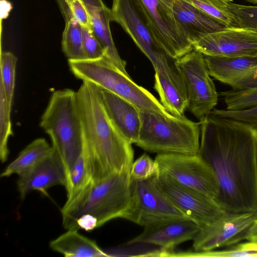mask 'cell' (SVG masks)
<instances>
[{
	"label": "cell",
	"mask_w": 257,
	"mask_h": 257,
	"mask_svg": "<svg viewBox=\"0 0 257 257\" xmlns=\"http://www.w3.org/2000/svg\"><path fill=\"white\" fill-rule=\"evenodd\" d=\"M200 122L198 154L218 179L215 201L227 212L257 211V131L211 114Z\"/></svg>",
	"instance_id": "cell-1"
},
{
	"label": "cell",
	"mask_w": 257,
	"mask_h": 257,
	"mask_svg": "<svg viewBox=\"0 0 257 257\" xmlns=\"http://www.w3.org/2000/svg\"><path fill=\"white\" fill-rule=\"evenodd\" d=\"M76 96L83 131V151L92 180L97 182L129 170L134 162L132 144L108 115L100 88L83 81Z\"/></svg>",
	"instance_id": "cell-2"
},
{
	"label": "cell",
	"mask_w": 257,
	"mask_h": 257,
	"mask_svg": "<svg viewBox=\"0 0 257 257\" xmlns=\"http://www.w3.org/2000/svg\"><path fill=\"white\" fill-rule=\"evenodd\" d=\"M133 180L130 170L102 180H92L61 209L67 230L90 231L117 218H124L132 203Z\"/></svg>",
	"instance_id": "cell-3"
},
{
	"label": "cell",
	"mask_w": 257,
	"mask_h": 257,
	"mask_svg": "<svg viewBox=\"0 0 257 257\" xmlns=\"http://www.w3.org/2000/svg\"><path fill=\"white\" fill-rule=\"evenodd\" d=\"M140 128L136 145L151 152L197 154L200 143L201 123L184 115L176 116L140 109Z\"/></svg>",
	"instance_id": "cell-4"
},
{
	"label": "cell",
	"mask_w": 257,
	"mask_h": 257,
	"mask_svg": "<svg viewBox=\"0 0 257 257\" xmlns=\"http://www.w3.org/2000/svg\"><path fill=\"white\" fill-rule=\"evenodd\" d=\"M40 125L50 136L52 147L62 160L67 181L83 149L76 92L68 88L54 91L41 116Z\"/></svg>",
	"instance_id": "cell-5"
},
{
	"label": "cell",
	"mask_w": 257,
	"mask_h": 257,
	"mask_svg": "<svg viewBox=\"0 0 257 257\" xmlns=\"http://www.w3.org/2000/svg\"><path fill=\"white\" fill-rule=\"evenodd\" d=\"M73 74L131 102L140 109L170 113L149 91L137 85L106 56L95 60H68Z\"/></svg>",
	"instance_id": "cell-6"
},
{
	"label": "cell",
	"mask_w": 257,
	"mask_h": 257,
	"mask_svg": "<svg viewBox=\"0 0 257 257\" xmlns=\"http://www.w3.org/2000/svg\"><path fill=\"white\" fill-rule=\"evenodd\" d=\"M159 173L214 199L220 191L218 179L210 166L198 153H159L155 159Z\"/></svg>",
	"instance_id": "cell-7"
},
{
	"label": "cell",
	"mask_w": 257,
	"mask_h": 257,
	"mask_svg": "<svg viewBox=\"0 0 257 257\" xmlns=\"http://www.w3.org/2000/svg\"><path fill=\"white\" fill-rule=\"evenodd\" d=\"M176 63L187 90V109L201 121L214 108L218 99L204 55L193 49L176 60Z\"/></svg>",
	"instance_id": "cell-8"
},
{
	"label": "cell",
	"mask_w": 257,
	"mask_h": 257,
	"mask_svg": "<svg viewBox=\"0 0 257 257\" xmlns=\"http://www.w3.org/2000/svg\"><path fill=\"white\" fill-rule=\"evenodd\" d=\"M134 1L167 55L177 60L193 50L175 19L174 0Z\"/></svg>",
	"instance_id": "cell-9"
},
{
	"label": "cell",
	"mask_w": 257,
	"mask_h": 257,
	"mask_svg": "<svg viewBox=\"0 0 257 257\" xmlns=\"http://www.w3.org/2000/svg\"><path fill=\"white\" fill-rule=\"evenodd\" d=\"M156 175L144 180H133L132 203L124 219L143 226L168 220L190 219L160 188Z\"/></svg>",
	"instance_id": "cell-10"
},
{
	"label": "cell",
	"mask_w": 257,
	"mask_h": 257,
	"mask_svg": "<svg viewBox=\"0 0 257 257\" xmlns=\"http://www.w3.org/2000/svg\"><path fill=\"white\" fill-rule=\"evenodd\" d=\"M256 220L257 211L227 212L215 222L200 227L192 240L194 251L207 252L236 245L246 240Z\"/></svg>",
	"instance_id": "cell-11"
},
{
	"label": "cell",
	"mask_w": 257,
	"mask_h": 257,
	"mask_svg": "<svg viewBox=\"0 0 257 257\" xmlns=\"http://www.w3.org/2000/svg\"><path fill=\"white\" fill-rule=\"evenodd\" d=\"M156 181L174 204L199 227L215 222L227 213L214 199L165 175L158 173Z\"/></svg>",
	"instance_id": "cell-12"
},
{
	"label": "cell",
	"mask_w": 257,
	"mask_h": 257,
	"mask_svg": "<svg viewBox=\"0 0 257 257\" xmlns=\"http://www.w3.org/2000/svg\"><path fill=\"white\" fill-rule=\"evenodd\" d=\"M192 46L203 55L257 58V30L226 27L203 35Z\"/></svg>",
	"instance_id": "cell-13"
},
{
	"label": "cell",
	"mask_w": 257,
	"mask_h": 257,
	"mask_svg": "<svg viewBox=\"0 0 257 257\" xmlns=\"http://www.w3.org/2000/svg\"><path fill=\"white\" fill-rule=\"evenodd\" d=\"M111 21L118 23L152 63L165 54L134 0H113Z\"/></svg>",
	"instance_id": "cell-14"
},
{
	"label": "cell",
	"mask_w": 257,
	"mask_h": 257,
	"mask_svg": "<svg viewBox=\"0 0 257 257\" xmlns=\"http://www.w3.org/2000/svg\"><path fill=\"white\" fill-rule=\"evenodd\" d=\"M154 68L155 88L159 95L161 103L171 114L183 115L187 108L188 96L176 60L165 54Z\"/></svg>",
	"instance_id": "cell-15"
},
{
	"label": "cell",
	"mask_w": 257,
	"mask_h": 257,
	"mask_svg": "<svg viewBox=\"0 0 257 257\" xmlns=\"http://www.w3.org/2000/svg\"><path fill=\"white\" fill-rule=\"evenodd\" d=\"M143 231L127 244H149L172 250L179 244L193 240L200 227L191 219H177L152 223L144 226Z\"/></svg>",
	"instance_id": "cell-16"
},
{
	"label": "cell",
	"mask_w": 257,
	"mask_h": 257,
	"mask_svg": "<svg viewBox=\"0 0 257 257\" xmlns=\"http://www.w3.org/2000/svg\"><path fill=\"white\" fill-rule=\"evenodd\" d=\"M19 176L17 184L22 199L34 190L48 196L47 190L51 187L60 185L65 187L67 185L64 166L54 148L51 153Z\"/></svg>",
	"instance_id": "cell-17"
},
{
	"label": "cell",
	"mask_w": 257,
	"mask_h": 257,
	"mask_svg": "<svg viewBox=\"0 0 257 257\" xmlns=\"http://www.w3.org/2000/svg\"><path fill=\"white\" fill-rule=\"evenodd\" d=\"M173 11L179 27L192 45L203 35L228 27L184 0H174Z\"/></svg>",
	"instance_id": "cell-18"
},
{
	"label": "cell",
	"mask_w": 257,
	"mask_h": 257,
	"mask_svg": "<svg viewBox=\"0 0 257 257\" xmlns=\"http://www.w3.org/2000/svg\"><path fill=\"white\" fill-rule=\"evenodd\" d=\"M204 57L210 75L234 90H240L257 66V58Z\"/></svg>",
	"instance_id": "cell-19"
},
{
	"label": "cell",
	"mask_w": 257,
	"mask_h": 257,
	"mask_svg": "<svg viewBox=\"0 0 257 257\" xmlns=\"http://www.w3.org/2000/svg\"><path fill=\"white\" fill-rule=\"evenodd\" d=\"M100 89L103 103L109 117L126 140L136 144L140 128L139 109L123 98Z\"/></svg>",
	"instance_id": "cell-20"
},
{
	"label": "cell",
	"mask_w": 257,
	"mask_h": 257,
	"mask_svg": "<svg viewBox=\"0 0 257 257\" xmlns=\"http://www.w3.org/2000/svg\"><path fill=\"white\" fill-rule=\"evenodd\" d=\"M82 1L87 12L91 29L105 49L106 56L119 70L128 75L125 69L126 63L119 56L111 36L110 9L102 0Z\"/></svg>",
	"instance_id": "cell-21"
},
{
	"label": "cell",
	"mask_w": 257,
	"mask_h": 257,
	"mask_svg": "<svg viewBox=\"0 0 257 257\" xmlns=\"http://www.w3.org/2000/svg\"><path fill=\"white\" fill-rule=\"evenodd\" d=\"M49 245L65 257L110 256L94 241L80 234L78 230H68L52 240Z\"/></svg>",
	"instance_id": "cell-22"
},
{
	"label": "cell",
	"mask_w": 257,
	"mask_h": 257,
	"mask_svg": "<svg viewBox=\"0 0 257 257\" xmlns=\"http://www.w3.org/2000/svg\"><path fill=\"white\" fill-rule=\"evenodd\" d=\"M53 150L44 138H38L29 144L19 154L17 158L8 165L1 175V177H8L17 174L19 176L24 173Z\"/></svg>",
	"instance_id": "cell-23"
},
{
	"label": "cell",
	"mask_w": 257,
	"mask_h": 257,
	"mask_svg": "<svg viewBox=\"0 0 257 257\" xmlns=\"http://www.w3.org/2000/svg\"><path fill=\"white\" fill-rule=\"evenodd\" d=\"M62 47L68 60L85 59L83 50L82 26L75 19L64 20Z\"/></svg>",
	"instance_id": "cell-24"
},
{
	"label": "cell",
	"mask_w": 257,
	"mask_h": 257,
	"mask_svg": "<svg viewBox=\"0 0 257 257\" xmlns=\"http://www.w3.org/2000/svg\"><path fill=\"white\" fill-rule=\"evenodd\" d=\"M91 180L82 149L67 178L65 187L67 191L66 202L75 198Z\"/></svg>",
	"instance_id": "cell-25"
},
{
	"label": "cell",
	"mask_w": 257,
	"mask_h": 257,
	"mask_svg": "<svg viewBox=\"0 0 257 257\" xmlns=\"http://www.w3.org/2000/svg\"><path fill=\"white\" fill-rule=\"evenodd\" d=\"M16 56L10 52H2L0 57V85L4 89L8 102L12 107L15 87Z\"/></svg>",
	"instance_id": "cell-26"
},
{
	"label": "cell",
	"mask_w": 257,
	"mask_h": 257,
	"mask_svg": "<svg viewBox=\"0 0 257 257\" xmlns=\"http://www.w3.org/2000/svg\"><path fill=\"white\" fill-rule=\"evenodd\" d=\"M11 107L8 102L4 89L0 85V159L5 162L9 154V139L13 135L11 121Z\"/></svg>",
	"instance_id": "cell-27"
},
{
	"label": "cell",
	"mask_w": 257,
	"mask_h": 257,
	"mask_svg": "<svg viewBox=\"0 0 257 257\" xmlns=\"http://www.w3.org/2000/svg\"><path fill=\"white\" fill-rule=\"evenodd\" d=\"M224 24L227 27H237L230 15L228 4L224 0H184Z\"/></svg>",
	"instance_id": "cell-28"
},
{
	"label": "cell",
	"mask_w": 257,
	"mask_h": 257,
	"mask_svg": "<svg viewBox=\"0 0 257 257\" xmlns=\"http://www.w3.org/2000/svg\"><path fill=\"white\" fill-rule=\"evenodd\" d=\"M228 110H241L257 105V87L243 90H230L220 93Z\"/></svg>",
	"instance_id": "cell-29"
},
{
	"label": "cell",
	"mask_w": 257,
	"mask_h": 257,
	"mask_svg": "<svg viewBox=\"0 0 257 257\" xmlns=\"http://www.w3.org/2000/svg\"><path fill=\"white\" fill-rule=\"evenodd\" d=\"M228 9L237 27L257 30V6L228 2Z\"/></svg>",
	"instance_id": "cell-30"
},
{
	"label": "cell",
	"mask_w": 257,
	"mask_h": 257,
	"mask_svg": "<svg viewBox=\"0 0 257 257\" xmlns=\"http://www.w3.org/2000/svg\"><path fill=\"white\" fill-rule=\"evenodd\" d=\"M209 114L241 122L257 131V105L236 110L214 108Z\"/></svg>",
	"instance_id": "cell-31"
},
{
	"label": "cell",
	"mask_w": 257,
	"mask_h": 257,
	"mask_svg": "<svg viewBox=\"0 0 257 257\" xmlns=\"http://www.w3.org/2000/svg\"><path fill=\"white\" fill-rule=\"evenodd\" d=\"M159 172V168L155 160L144 153L133 162L130 173L131 178L135 181L149 179Z\"/></svg>",
	"instance_id": "cell-32"
},
{
	"label": "cell",
	"mask_w": 257,
	"mask_h": 257,
	"mask_svg": "<svg viewBox=\"0 0 257 257\" xmlns=\"http://www.w3.org/2000/svg\"><path fill=\"white\" fill-rule=\"evenodd\" d=\"M205 257H256L257 242L247 241L220 250L205 253Z\"/></svg>",
	"instance_id": "cell-33"
},
{
	"label": "cell",
	"mask_w": 257,
	"mask_h": 257,
	"mask_svg": "<svg viewBox=\"0 0 257 257\" xmlns=\"http://www.w3.org/2000/svg\"><path fill=\"white\" fill-rule=\"evenodd\" d=\"M83 50L85 59L95 60L106 56V52L91 28L82 26Z\"/></svg>",
	"instance_id": "cell-34"
},
{
	"label": "cell",
	"mask_w": 257,
	"mask_h": 257,
	"mask_svg": "<svg viewBox=\"0 0 257 257\" xmlns=\"http://www.w3.org/2000/svg\"><path fill=\"white\" fill-rule=\"evenodd\" d=\"M82 26L91 28L88 16L82 0H63Z\"/></svg>",
	"instance_id": "cell-35"
},
{
	"label": "cell",
	"mask_w": 257,
	"mask_h": 257,
	"mask_svg": "<svg viewBox=\"0 0 257 257\" xmlns=\"http://www.w3.org/2000/svg\"><path fill=\"white\" fill-rule=\"evenodd\" d=\"M0 7L1 19L7 18L13 9L11 3L8 0H1Z\"/></svg>",
	"instance_id": "cell-36"
},
{
	"label": "cell",
	"mask_w": 257,
	"mask_h": 257,
	"mask_svg": "<svg viewBox=\"0 0 257 257\" xmlns=\"http://www.w3.org/2000/svg\"><path fill=\"white\" fill-rule=\"evenodd\" d=\"M246 240L257 242V220L249 229Z\"/></svg>",
	"instance_id": "cell-37"
},
{
	"label": "cell",
	"mask_w": 257,
	"mask_h": 257,
	"mask_svg": "<svg viewBox=\"0 0 257 257\" xmlns=\"http://www.w3.org/2000/svg\"><path fill=\"white\" fill-rule=\"evenodd\" d=\"M249 3L257 4V0H244Z\"/></svg>",
	"instance_id": "cell-38"
},
{
	"label": "cell",
	"mask_w": 257,
	"mask_h": 257,
	"mask_svg": "<svg viewBox=\"0 0 257 257\" xmlns=\"http://www.w3.org/2000/svg\"><path fill=\"white\" fill-rule=\"evenodd\" d=\"M226 2H232L233 0H224Z\"/></svg>",
	"instance_id": "cell-39"
}]
</instances>
